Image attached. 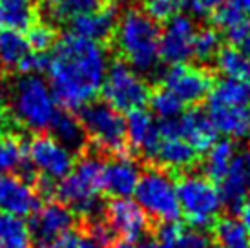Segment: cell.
Masks as SVG:
<instances>
[{"instance_id":"obj_1","label":"cell","mask_w":250,"mask_h":248,"mask_svg":"<svg viewBox=\"0 0 250 248\" xmlns=\"http://www.w3.org/2000/svg\"><path fill=\"white\" fill-rule=\"evenodd\" d=\"M108 66V53L101 42L71 33L62 37L55 42L46 66L55 101L66 110H81L95 101Z\"/></svg>"},{"instance_id":"obj_2","label":"cell","mask_w":250,"mask_h":248,"mask_svg":"<svg viewBox=\"0 0 250 248\" xmlns=\"http://www.w3.org/2000/svg\"><path fill=\"white\" fill-rule=\"evenodd\" d=\"M113 39L123 62L139 73H152L159 66L161 28L145 9H125L117 19Z\"/></svg>"},{"instance_id":"obj_3","label":"cell","mask_w":250,"mask_h":248,"mask_svg":"<svg viewBox=\"0 0 250 248\" xmlns=\"http://www.w3.org/2000/svg\"><path fill=\"white\" fill-rule=\"evenodd\" d=\"M103 166L104 161L97 153L83 152L75 159V165L57 186V201L73 210L81 223L101 219L104 215L101 193H103Z\"/></svg>"},{"instance_id":"obj_4","label":"cell","mask_w":250,"mask_h":248,"mask_svg":"<svg viewBox=\"0 0 250 248\" xmlns=\"http://www.w3.org/2000/svg\"><path fill=\"white\" fill-rule=\"evenodd\" d=\"M207 117L217 133L229 139L250 131V83L223 79L207 95Z\"/></svg>"},{"instance_id":"obj_5","label":"cell","mask_w":250,"mask_h":248,"mask_svg":"<svg viewBox=\"0 0 250 248\" xmlns=\"http://www.w3.org/2000/svg\"><path fill=\"white\" fill-rule=\"evenodd\" d=\"M9 115L21 130L41 133L48 130L57 111L49 84L41 75H21L9 91Z\"/></svg>"},{"instance_id":"obj_6","label":"cell","mask_w":250,"mask_h":248,"mask_svg":"<svg viewBox=\"0 0 250 248\" xmlns=\"http://www.w3.org/2000/svg\"><path fill=\"white\" fill-rule=\"evenodd\" d=\"M181 214L195 228H205L219 219L225 201L212 179L201 173H187L177 183Z\"/></svg>"},{"instance_id":"obj_7","label":"cell","mask_w":250,"mask_h":248,"mask_svg":"<svg viewBox=\"0 0 250 248\" xmlns=\"http://www.w3.org/2000/svg\"><path fill=\"white\" fill-rule=\"evenodd\" d=\"M133 195L143 212L150 219L159 221L161 225L177 223L181 217L177 183L163 168H152L148 172H143Z\"/></svg>"},{"instance_id":"obj_8","label":"cell","mask_w":250,"mask_h":248,"mask_svg":"<svg viewBox=\"0 0 250 248\" xmlns=\"http://www.w3.org/2000/svg\"><path fill=\"white\" fill-rule=\"evenodd\" d=\"M79 121L88 143L101 152L117 155L126 146V119L104 101H91L81 108Z\"/></svg>"},{"instance_id":"obj_9","label":"cell","mask_w":250,"mask_h":248,"mask_svg":"<svg viewBox=\"0 0 250 248\" xmlns=\"http://www.w3.org/2000/svg\"><path fill=\"white\" fill-rule=\"evenodd\" d=\"M101 91L104 97V103H108L117 111H126V113L145 108V104L150 101V90L143 73L123 61L108 66Z\"/></svg>"},{"instance_id":"obj_10","label":"cell","mask_w":250,"mask_h":248,"mask_svg":"<svg viewBox=\"0 0 250 248\" xmlns=\"http://www.w3.org/2000/svg\"><path fill=\"white\" fill-rule=\"evenodd\" d=\"M81 221L73 210L62 205L61 201H46L29 215L28 230L31 248H48L61 235L75 227Z\"/></svg>"},{"instance_id":"obj_11","label":"cell","mask_w":250,"mask_h":248,"mask_svg":"<svg viewBox=\"0 0 250 248\" xmlns=\"http://www.w3.org/2000/svg\"><path fill=\"white\" fill-rule=\"evenodd\" d=\"M26 155L29 163L37 168V172L57 183L62 181L75 165V155L49 133H39L28 141Z\"/></svg>"},{"instance_id":"obj_12","label":"cell","mask_w":250,"mask_h":248,"mask_svg":"<svg viewBox=\"0 0 250 248\" xmlns=\"http://www.w3.org/2000/svg\"><path fill=\"white\" fill-rule=\"evenodd\" d=\"M148 157L153 159L163 170L179 172L194 165L197 152L181 135L175 119H172V121H159V135Z\"/></svg>"},{"instance_id":"obj_13","label":"cell","mask_w":250,"mask_h":248,"mask_svg":"<svg viewBox=\"0 0 250 248\" xmlns=\"http://www.w3.org/2000/svg\"><path fill=\"white\" fill-rule=\"evenodd\" d=\"M163 88L170 91L183 106H188L207 99L212 88V81L205 69L185 62L170 66V69L163 75Z\"/></svg>"},{"instance_id":"obj_14","label":"cell","mask_w":250,"mask_h":248,"mask_svg":"<svg viewBox=\"0 0 250 248\" xmlns=\"http://www.w3.org/2000/svg\"><path fill=\"white\" fill-rule=\"evenodd\" d=\"M148 219L150 217L143 212V208L128 197L110 201L104 208V221L115 237L133 243H139L146 237L150 228Z\"/></svg>"},{"instance_id":"obj_15","label":"cell","mask_w":250,"mask_h":248,"mask_svg":"<svg viewBox=\"0 0 250 248\" xmlns=\"http://www.w3.org/2000/svg\"><path fill=\"white\" fill-rule=\"evenodd\" d=\"M197 33L194 21L187 15H175L168 19L161 29V61L174 64H185L192 59L194 39Z\"/></svg>"},{"instance_id":"obj_16","label":"cell","mask_w":250,"mask_h":248,"mask_svg":"<svg viewBox=\"0 0 250 248\" xmlns=\"http://www.w3.org/2000/svg\"><path fill=\"white\" fill-rule=\"evenodd\" d=\"M141 175L143 170L135 159L117 153L103 166V179H101L103 192L113 199L130 197L139 185Z\"/></svg>"},{"instance_id":"obj_17","label":"cell","mask_w":250,"mask_h":248,"mask_svg":"<svg viewBox=\"0 0 250 248\" xmlns=\"http://www.w3.org/2000/svg\"><path fill=\"white\" fill-rule=\"evenodd\" d=\"M42 203L37 197L35 190L15 173L0 175V212L29 217Z\"/></svg>"},{"instance_id":"obj_18","label":"cell","mask_w":250,"mask_h":248,"mask_svg":"<svg viewBox=\"0 0 250 248\" xmlns=\"http://www.w3.org/2000/svg\"><path fill=\"white\" fill-rule=\"evenodd\" d=\"M219 192L225 205L239 208L245 199L250 197V152L239 150L236 152L225 177L219 181Z\"/></svg>"},{"instance_id":"obj_19","label":"cell","mask_w":250,"mask_h":248,"mask_svg":"<svg viewBox=\"0 0 250 248\" xmlns=\"http://www.w3.org/2000/svg\"><path fill=\"white\" fill-rule=\"evenodd\" d=\"M137 248H212V241L199 230H183L177 223H165L153 239H143Z\"/></svg>"},{"instance_id":"obj_20","label":"cell","mask_w":250,"mask_h":248,"mask_svg":"<svg viewBox=\"0 0 250 248\" xmlns=\"http://www.w3.org/2000/svg\"><path fill=\"white\" fill-rule=\"evenodd\" d=\"M117 24V15L111 7H95L88 13H83L71 19V35L88 39L93 42H103L113 35Z\"/></svg>"},{"instance_id":"obj_21","label":"cell","mask_w":250,"mask_h":248,"mask_svg":"<svg viewBox=\"0 0 250 248\" xmlns=\"http://www.w3.org/2000/svg\"><path fill=\"white\" fill-rule=\"evenodd\" d=\"M159 135V123L155 121L152 111L145 108L133 110L126 117V143H130L133 150L150 155L153 145Z\"/></svg>"},{"instance_id":"obj_22","label":"cell","mask_w":250,"mask_h":248,"mask_svg":"<svg viewBox=\"0 0 250 248\" xmlns=\"http://www.w3.org/2000/svg\"><path fill=\"white\" fill-rule=\"evenodd\" d=\"M49 135L59 141L64 148H68L73 155H81L83 152H86L88 146V137L84 131L83 124L79 121V117L71 115L70 111H55V115L51 119V123L48 126Z\"/></svg>"},{"instance_id":"obj_23","label":"cell","mask_w":250,"mask_h":248,"mask_svg":"<svg viewBox=\"0 0 250 248\" xmlns=\"http://www.w3.org/2000/svg\"><path fill=\"white\" fill-rule=\"evenodd\" d=\"M175 123H177L181 135L187 139L197 153L207 152L215 143V133L217 131L214 130L207 113L197 110L183 111L179 117L175 119Z\"/></svg>"},{"instance_id":"obj_24","label":"cell","mask_w":250,"mask_h":248,"mask_svg":"<svg viewBox=\"0 0 250 248\" xmlns=\"http://www.w3.org/2000/svg\"><path fill=\"white\" fill-rule=\"evenodd\" d=\"M250 22V0H225L215 9V24L232 42Z\"/></svg>"},{"instance_id":"obj_25","label":"cell","mask_w":250,"mask_h":248,"mask_svg":"<svg viewBox=\"0 0 250 248\" xmlns=\"http://www.w3.org/2000/svg\"><path fill=\"white\" fill-rule=\"evenodd\" d=\"M35 0H0V31H24L35 24Z\"/></svg>"},{"instance_id":"obj_26","label":"cell","mask_w":250,"mask_h":248,"mask_svg":"<svg viewBox=\"0 0 250 248\" xmlns=\"http://www.w3.org/2000/svg\"><path fill=\"white\" fill-rule=\"evenodd\" d=\"M214 239L219 248H250V232L236 217L215 221Z\"/></svg>"},{"instance_id":"obj_27","label":"cell","mask_w":250,"mask_h":248,"mask_svg":"<svg viewBox=\"0 0 250 248\" xmlns=\"http://www.w3.org/2000/svg\"><path fill=\"white\" fill-rule=\"evenodd\" d=\"M214 61L223 79L250 83V57L245 55L239 48H221Z\"/></svg>"},{"instance_id":"obj_28","label":"cell","mask_w":250,"mask_h":248,"mask_svg":"<svg viewBox=\"0 0 250 248\" xmlns=\"http://www.w3.org/2000/svg\"><path fill=\"white\" fill-rule=\"evenodd\" d=\"M29 51L28 41L21 31H0V66L4 69H19Z\"/></svg>"},{"instance_id":"obj_29","label":"cell","mask_w":250,"mask_h":248,"mask_svg":"<svg viewBox=\"0 0 250 248\" xmlns=\"http://www.w3.org/2000/svg\"><path fill=\"white\" fill-rule=\"evenodd\" d=\"M236 146L230 143L229 139L217 141L207 150L205 157V175L212 181H219L225 177V173L229 170L232 159L236 155Z\"/></svg>"},{"instance_id":"obj_30","label":"cell","mask_w":250,"mask_h":248,"mask_svg":"<svg viewBox=\"0 0 250 248\" xmlns=\"http://www.w3.org/2000/svg\"><path fill=\"white\" fill-rule=\"evenodd\" d=\"M0 248H31L28 225L21 217L0 212Z\"/></svg>"},{"instance_id":"obj_31","label":"cell","mask_w":250,"mask_h":248,"mask_svg":"<svg viewBox=\"0 0 250 248\" xmlns=\"http://www.w3.org/2000/svg\"><path fill=\"white\" fill-rule=\"evenodd\" d=\"M26 159V146L17 135L0 133V175L17 172V168Z\"/></svg>"},{"instance_id":"obj_32","label":"cell","mask_w":250,"mask_h":248,"mask_svg":"<svg viewBox=\"0 0 250 248\" xmlns=\"http://www.w3.org/2000/svg\"><path fill=\"white\" fill-rule=\"evenodd\" d=\"M221 51V37L214 28H203L197 29L194 39V49L192 57L199 62L214 61L217 53Z\"/></svg>"},{"instance_id":"obj_33","label":"cell","mask_w":250,"mask_h":248,"mask_svg":"<svg viewBox=\"0 0 250 248\" xmlns=\"http://www.w3.org/2000/svg\"><path fill=\"white\" fill-rule=\"evenodd\" d=\"M150 106H152V115L157 117L159 121H172L177 119L183 113V104L175 99L170 91L161 88L157 93H153L150 99Z\"/></svg>"},{"instance_id":"obj_34","label":"cell","mask_w":250,"mask_h":248,"mask_svg":"<svg viewBox=\"0 0 250 248\" xmlns=\"http://www.w3.org/2000/svg\"><path fill=\"white\" fill-rule=\"evenodd\" d=\"M26 41H28L31 51H35V53H44V51H48V49H51L53 46H55V42H57L55 29L51 28L49 24L35 22V24L28 29Z\"/></svg>"},{"instance_id":"obj_35","label":"cell","mask_w":250,"mask_h":248,"mask_svg":"<svg viewBox=\"0 0 250 248\" xmlns=\"http://www.w3.org/2000/svg\"><path fill=\"white\" fill-rule=\"evenodd\" d=\"M95 7H99V0H57L51 6V13L57 21H71Z\"/></svg>"},{"instance_id":"obj_36","label":"cell","mask_w":250,"mask_h":248,"mask_svg":"<svg viewBox=\"0 0 250 248\" xmlns=\"http://www.w3.org/2000/svg\"><path fill=\"white\" fill-rule=\"evenodd\" d=\"M188 7V0H146L145 11L153 21H168Z\"/></svg>"},{"instance_id":"obj_37","label":"cell","mask_w":250,"mask_h":248,"mask_svg":"<svg viewBox=\"0 0 250 248\" xmlns=\"http://www.w3.org/2000/svg\"><path fill=\"white\" fill-rule=\"evenodd\" d=\"M48 66V59L42 55V53H35V51H29L28 55L24 57V61L19 66V71L22 75H39L41 71H44Z\"/></svg>"},{"instance_id":"obj_38","label":"cell","mask_w":250,"mask_h":248,"mask_svg":"<svg viewBox=\"0 0 250 248\" xmlns=\"http://www.w3.org/2000/svg\"><path fill=\"white\" fill-rule=\"evenodd\" d=\"M223 2L225 0H188V9H192L195 15H208L215 13Z\"/></svg>"},{"instance_id":"obj_39","label":"cell","mask_w":250,"mask_h":248,"mask_svg":"<svg viewBox=\"0 0 250 248\" xmlns=\"http://www.w3.org/2000/svg\"><path fill=\"white\" fill-rule=\"evenodd\" d=\"M79 245V234L75 230H70L64 235H61L57 241H53L48 248H77Z\"/></svg>"},{"instance_id":"obj_40","label":"cell","mask_w":250,"mask_h":248,"mask_svg":"<svg viewBox=\"0 0 250 248\" xmlns=\"http://www.w3.org/2000/svg\"><path fill=\"white\" fill-rule=\"evenodd\" d=\"M234 44H237V46H239V49L243 51L245 55L250 57V22L247 24V28L241 31V35L236 39V42H234Z\"/></svg>"},{"instance_id":"obj_41","label":"cell","mask_w":250,"mask_h":248,"mask_svg":"<svg viewBox=\"0 0 250 248\" xmlns=\"http://www.w3.org/2000/svg\"><path fill=\"white\" fill-rule=\"evenodd\" d=\"M77 248H110V247H106V245H103L101 241L93 239L91 235L84 234L83 237L79 235V245H77Z\"/></svg>"},{"instance_id":"obj_42","label":"cell","mask_w":250,"mask_h":248,"mask_svg":"<svg viewBox=\"0 0 250 248\" xmlns=\"http://www.w3.org/2000/svg\"><path fill=\"white\" fill-rule=\"evenodd\" d=\"M237 210H239V221L243 223L245 227H247V230L250 232V197L245 199L243 205L237 208Z\"/></svg>"},{"instance_id":"obj_43","label":"cell","mask_w":250,"mask_h":248,"mask_svg":"<svg viewBox=\"0 0 250 248\" xmlns=\"http://www.w3.org/2000/svg\"><path fill=\"white\" fill-rule=\"evenodd\" d=\"M110 248H137V243H133V241H128V239H115V241L111 243V247Z\"/></svg>"},{"instance_id":"obj_44","label":"cell","mask_w":250,"mask_h":248,"mask_svg":"<svg viewBox=\"0 0 250 248\" xmlns=\"http://www.w3.org/2000/svg\"><path fill=\"white\" fill-rule=\"evenodd\" d=\"M44 2H48V4H51V6H53V4H55L57 0H44Z\"/></svg>"},{"instance_id":"obj_45","label":"cell","mask_w":250,"mask_h":248,"mask_svg":"<svg viewBox=\"0 0 250 248\" xmlns=\"http://www.w3.org/2000/svg\"><path fill=\"white\" fill-rule=\"evenodd\" d=\"M99 2H101V0H99Z\"/></svg>"},{"instance_id":"obj_46","label":"cell","mask_w":250,"mask_h":248,"mask_svg":"<svg viewBox=\"0 0 250 248\" xmlns=\"http://www.w3.org/2000/svg\"><path fill=\"white\" fill-rule=\"evenodd\" d=\"M249 133H250V131H249Z\"/></svg>"}]
</instances>
